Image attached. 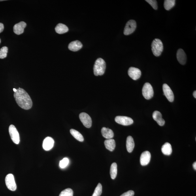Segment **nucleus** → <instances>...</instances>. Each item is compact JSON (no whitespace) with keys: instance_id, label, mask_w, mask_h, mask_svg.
I'll return each mask as SVG.
<instances>
[{"instance_id":"obj_1","label":"nucleus","mask_w":196,"mask_h":196,"mask_svg":"<svg viewBox=\"0 0 196 196\" xmlns=\"http://www.w3.org/2000/svg\"><path fill=\"white\" fill-rule=\"evenodd\" d=\"M16 101L20 107L25 110H29L33 106L30 97L24 89L19 88L14 93Z\"/></svg>"},{"instance_id":"obj_2","label":"nucleus","mask_w":196,"mask_h":196,"mask_svg":"<svg viewBox=\"0 0 196 196\" xmlns=\"http://www.w3.org/2000/svg\"><path fill=\"white\" fill-rule=\"evenodd\" d=\"M105 61L101 58H98L96 61L93 67L94 74L96 76L103 75L105 73L106 69Z\"/></svg>"},{"instance_id":"obj_3","label":"nucleus","mask_w":196,"mask_h":196,"mask_svg":"<svg viewBox=\"0 0 196 196\" xmlns=\"http://www.w3.org/2000/svg\"><path fill=\"white\" fill-rule=\"evenodd\" d=\"M163 49V44L161 40L158 39L153 40L152 44V50L153 55L158 57L161 55Z\"/></svg>"},{"instance_id":"obj_4","label":"nucleus","mask_w":196,"mask_h":196,"mask_svg":"<svg viewBox=\"0 0 196 196\" xmlns=\"http://www.w3.org/2000/svg\"><path fill=\"white\" fill-rule=\"evenodd\" d=\"M142 94L143 96L146 100H149L154 96V91L153 87L149 83L145 84L142 89Z\"/></svg>"},{"instance_id":"obj_5","label":"nucleus","mask_w":196,"mask_h":196,"mask_svg":"<svg viewBox=\"0 0 196 196\" xmlns=\"http://www.w3.org/2000/svg\"><path fill=\"white\" fill-rule=\"evenodd\" d=\"M9 132L12 141L16 144L20 143V135L14 125H11L10 126Z\"/></svg>"},{"instance_id":"obj_6","label":"nucleus","mask_w":196,"mask_h":196,"mask_svg":"<svg viewBox=\"0 0 196 196\" xmlns=\"http://www.w3.org/2000/svg\"><path fill=\"white\" fill-rule=\"evenodd\" d=\"M5 183L8 189L12 191H15L17 188L13 175L9 174L6 176Z\"/></svg>"},{"instance_id":"obj_7","label":"nucleus","mask_w":196,"mask_h":196,"mask_svg":"<svg viewBox=\"0 0 196 196\" xmlns=\"http://www.w3.org/2000/svg\"><path fill=\"white\" fill-rule=\"evenodd\" d=\"M137 27V24L135 20H131L128 22L125 27L124 30V34L128 35L131 34L135 31Z\"/></svg>"},{"instance_id":"obj_8","label":"nucleus","mask_w":196,"mask_h":196,"mask_svg":"<svg viewBox=\"0 0 196 196\" xmlns=\"http://www.w3.org/2000/svg\"><path fill=\"white\" fill-rule=\"evenodd\" d=\"M79 118L81 122L84 126L87 128H90L92 125V120L91 117L86 113H82L79 115Z\"/></svg>"},{"instance_id":"obj_9","label":"nucleus","mask_w":196,"mask_h":196,"mask_svg":"<svg viewBox=\"0 0 196 196\" xmlns=\"http://www.w3.org/2000/svg\"><path fill=\"white\" fill-rule=\"evenodd\" d=\"M116 122L119 124L128 126L133 124V119L129 117L123 116H118L115 118Z\"/></svg>"},{"instance_id":"obj_10","label":"nucleus","mask_w":196,"mask_h":196,"mask_svg":"<svg viewBox=\"0 0 196 196\" xmlns=\"http://www.w3.org/2000/svg\"><path fill=\"white\" fill-rule=\"evenodd\" d=\"M128 74L130 78L136 80L140 78L141 75V72L140 70L137 68L131 67L129 68L128 71Z\"/></svg>"},{"instance_id":"obj_11","label":"nucleus","mask_w":196,"mask_h":196,"mask_svg":"<svg viewBox=\"0 0 196 196\" xmlns=\"http://www.w3.org/2000/svg\"><path fill=\"white\" fill-rule=\"evenodd\" d=\"M164 95L170 102H173L174 100V95L170 87L167 84H164L163 86Z\"/></svg>"},{"instance_id":"obj_12","label":"nucleus","mask_w":196,"mask_h":196,"mask_svg":"<svg viewBox=\"0 0 196 196\" xmlns=\"http://www.w3.org/2000/svg\"><path fill=\"white\" fill-rule=\"evenodd\" d=\"M151 155L149 151H146L142 153L140 155V164L142 166H146L149 163Z\"/></svg>"},{"instance_id":"obj_13","label":"nucleus","mask_w":196,"mask_h":196,"mask_svg":"<svg viewBox=\"0 0 196 196\" xmlns=\"http://www.w3.org/2000/svg\"><path fill=\"white\" fill-rule=\"evenodd\" d=\"M54 140L51 137H47L44 140L42 147L45 150H50L54 146Z\"/></svg>"},{"instance_id":"obj_14","label":"nucleus","mask_w":196,"mask_h":196,"mask_svg":"<svg viewBox=\"0 0 196 196\" xmlns=\"http://www.w3.org/2000/svg\"><path fill=\"white\" fill-rule=\"evenodd\" d=\"M26 26V23L24 22H20L15 24L13 28L14 33L18 35L21 34L24 32Z\"/></svg>"},{"instance_id":"obj_15","label":"nucleus","mask_w":196,"mask_h":196,"mask_svg":"<svg viewBox=\"0 0 196 196\" xmlns=\"http://www.w3.org/2000/svg\"><path fill=\"white\" fill-rule=\"evenodd\" d=\"M176 57L179 63L184 65L186 63L187 57L184 51L182 49H179L177 52Z\"/></svg>"},{"instance_id":"obj_16","label":"nucleus","mask_w":196,"mask_h":196,"mask_svg":"<svg viewBox=\"0 0 196 196\" xmlns=\"http://www.w3.org/2000/svg\"><path fill=\"white\" fill-rule=\"evenodd\" d=\"M153 118L156 121L158 124L161 126H163L165 123V121L162 118V115L158 111H155L153 113Z\"/></svg>"},{"instance_id":"obj_17","label":"nucleus","mask_w":196,"mask_h":196,"mask_svg":"<svg viewBox=\"0 0 196 196\" xmlns=\"http://www.w3.org/2000/svg\"><path fill=\"white\" fill-rule=\"evenodd\" d=\"M82 47V44L80 42L76 40L70 42L69 45V48L72 51L76 52L79 50Z\"/></svg>"},{"instance_id":"obj_18","label":"nucleus","mask_w":196,"mask_h":196,"mask_svg":"<svg viewBox=\"0 0 196 196\" xmlns=\"http://www.w3.org/2000/svg\"><path fill=\"white\" fill-rule=\"evenodd\" d=\"M102 135L107 139H111L114 137V133L111 129L103 127L101 129Z\"/></svg>"},{"instance_id":"obj_19","label":"nucleus","mask_w":196,"mask_h":196,"mask_svg":"<svg viewBox=\"0 0 196 196\" xmlns=\"http://www.w3.org/2000/svg\"><path fill=\"white\" fill-rule=\"evenodd\" d=\"M104 144L106 148L111 152L114 151L116 147L115 141L112 138L106 140L104 142Z\"/></svg>"},{"instance_id":"obj_20","label":"nucleus","mask_w":196,"mask_h":196,"mask_svg":"<svg viewBox=\"0 0 196 196\" xmlns=\"http://www.w3.org/2000/svg\"><path fill=\"white\" fill-rule=\"evenodd\" d=\"M135 142L132 137L131 136H129L127 138L126 142V146L127 152L131 153L133 151L135 148Z\"/></svg>"},{"instance_id":"obj_21","label":"nucleus","mask_w":196,"mask_h":196,"mask_svg":"<svg viewBox=\"0 0 196 196\" xmlns=\"http://www.w3.org/2000/svg\"><path fill=\"white\" fill-rule=\"evenodd\" d=\"M55 30L57 33L61 34L67 33L69 31V29L65 25L59 23L55 27Z\"/></svg>"},{"instance_id":"obj_22","label":"nucleus","mask_w":196,"mask_h":196,"mask_svg":"<svg viewBox=\"0 0 196 196\" xmlns=\"http://www.w3.org/2000/svg\"><path fill=\"white\" fill-rule=\"evenodd\" d=\"M161 150L164 154L170 155L172 152V149L171 144L169 143H166L162 146Z\"/></svg>"},{"instance_id":"obj_23","label":"nucleus","mask_w":196,"mask_h":196,"mask_svg":"<svg viewBox=\"0 0 196 196\" xmlns=\"http://www.w3.org/2000/svg\"><path fill=\"white\" fill-rule=\"evenodd\" d=\"M70 133L77 140L80 142H83L84 140V138L83 136L79 132L76 130L71 129L70 130Z\"/></svg>"},{"instance_id":"obj_24","label":"nucleus","mask_w":196,"mask_h":196,"mask_svg":"<svg viewBox=\"0 0 196 196\" xmlns=\"http://www.w3.org/2000/svg\"><path fill=\"white\" fill-rule=\"evenodd\" d=\"M118 166L116 163H113L111 166L110 169V175L111 178L114 180L116 177L118 173Z\"/></svg>"},{"instance_id":"obj_25","label":"nucleus","mask_w":196,"mask_h":196,"mask_svg":"<svg viewBox=\"0 0 196 196\" xmlns=\"http://www.w3.org/2000/svg\"><path fill=\"white\" fill-rule=\"evenodd\" d=\"M176 1L175 0H165L164 3V6L167 10H169L173 8L175 5Z\"/></svg>"},{"instance_id":"obj_26","label":"nucleus","mask_w":196,"mask_h":196,"mask_svg":"<svg viewBox=\"0 0 196 196\" xmlns=\"http://www.w3.org/2000/svg\"><path fill=\"white\" fill-rule=\"evenodd\" d=\"M74 192L70 188L65 189L61 191L59 196H73Z\"/></svg>"},{"instance_id":"obj_27","label":"nucleus","mask_w":196,"mask_h":196,"mask_svg":"<svg viewBox=\"0 0 196 196\" xmlns=\"http://www.w3.org/2000/svg\"><path fill=\"white\" fill-rule=\"evenodd\" d=\"M102 193V185L101 184L99 183V184L97 185L96 187L92 196H100L101 195Z\"/></svg>"},{"instance_id":"obj_28","label":"nucleus","mask_w":196,"mask_h":196,"mask_svg":"<svg viewBox=\"0 0 196 196\" xmlns=\"http://www.w3.org/2000/svg\"><path fill=\"white\" fill-rule=\"evenodd\" d=\"M8 48L7 47H3L0 49V59H3L7 56Z\"/></svg>"},{"instance_id":"obj_29","label":"nucleus","mask_w":196,"mask_h":196,"mask_svg":"<svg viewBox=\"0 0 196 196\" xmlns=\"http://www.w3.org/2000/svg\"><path fill=\"white\" fill-rule=\"evenodd\" d=\"M69 163V160L67 158H65L60 162V167L61 169H64L67 167Z\"/></svg>"},{"instance_id":"obj_30","label":"nucleus","mask_w":196,"mask_h":196,"mask_svg":"<svg viewBox=\"0 0 196 196\" xmlns=\"http://www.w3.org/2000/svg\"><path fill=\"white\" fill-rule=\"evenodd\" d=\"M146 2L150 4L152 7L155 10H157L158 8L157 2L155 0H146Z\"/></svg>"},{"instance_id":"obj_31","label":"nucleus","mask_w":196,"mask_h":196,"mask_svg":"<svg viewBox=\"0 0 196 196\" xmlns=\"http://www.w3.org/2000/svg\"><path fill=\"white\" fill-rule=\"evenodd\" d=\"M135 194V192L132 190H130L120 196H133Z\"/></svg>"},{"instance_id":"obj_32","label":"nucleus","mask_w":196,"mask_h":196,"mask_svg":"<svg viewBox=\"0 0 196 196\" xmlns=\"http://www.w3.org/2000/svg\"><path fill=\"white\" fill-rule=\"evenodd\" d=\"M4 29V25L3 23H0V33L3 31Z\"/></svg>"},{"instance_id":"obj_33","label":"nucleus","mask_w":196,"mask_h":196,"mask_svg":"<svg viewBox=\"0 0 196 196\" xmlns=\"http://www.w3.org/2000/svg\"><path fill=\"white\" fill-rule=\"evenodd\" d=\"M193 167L194 168V169L195 170H196V162H195L193 164Z\"/></svg>"},{"instance_id":"obj_34","label":"nucleus","mask_w":196,"mask_h":196,"mask_svg":"<svg viewBox=\"0 0 196 196\" xmlns=\"http://www.w3.org/2000/svg\"><path fill=\"white\" fill-rule=\"evenodd\" d=\"M193 96L195 98H196V91H194L193 94Z\"/></svg>"},{"instance_id":"obj_35","label":"nucleus","mask_w":196,"mask_h":196,"mask_svg":"<svg viewBox=\"0 0 196 196\" xmlns=\"http://www.w3.org/2000/svg\"><path fill=\"white\" fill-rule=\"evenodd\" d=\"M17 91V89L15 88H14L13 89V91H14L15 92H16V91Z\"/></svg>"},{"instance_id":"obj_36","label":"nucleus","mask_w":196,"mask_h":196,"mask_svg":"<svg viewBox=\"0 0 196 196\" xmlns=\"http://www.w3.org/2000/svg\"><path fill=\"white\" fill-rule=\"evenodd\" d=\"M4 1V0H0V1Z\"/></svg>"},{"instance_id":"obj_37","label":"nucleus","mask_w":196,"mask_h":196,"mask_svg":"<svg viewBox=\"0 0 196 196\" xmlns=\"http://www.w3.org/2000/svg\"><path fill=\"white\" fill-rule=\"evenodd\" d=\"M1 39H0V43H1Z\"/></svg>"}]
</instances>
